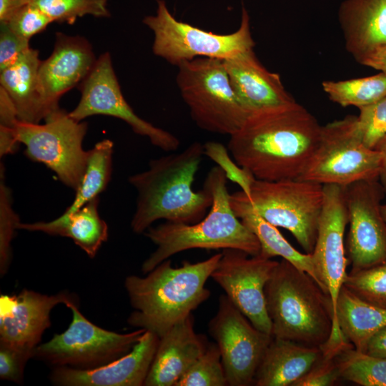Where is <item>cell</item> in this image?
I'll use <instances>...</instances> for the list:
<instances>
[{"label": "cell", "mask_w": 386, "mask_h": 386, "mask_svg": "<svg viewBox=\"0 0 386 386\" xmlns=\"http://www.w3.org/2000/svg\"><path fill=\"white\" fill-rule=\"evenodd\" d=\"M335 360L341 378L362 386H386V358L358 351L350 345Z\"/></svg>", "instance_id": "30"}, {"label": "cell", "mask_w": 386, "mask_h": 386, "mask_svg": "<svg viewBox=\"0 0 386 386\" xmlns=\"http://www.w3.org/2000/svg\"><path fill=\"white\" fill-rule=\"evenodd\" d=\"M204 154V145L194 142L180 152L152 159L147 170L129 177L137 191L134 232L144 233L159 219L193 224L205 217L212 195L204 187L198 192L192 188Z\"/></svg>", "instance_id": "2"}, {"label": "cell", "mask_w": 386, "mask_h": 386, "mask_svg": "<svg viewBox=\"0 0 386 386\" xmlns=\"http://www.w3.org/2000/svg\"><path fill=\"white\" fill-rule=\"evenodd\" d=\"M31 0H0V23L6 22L13 14L30 4Z\"/></svg>", "instance_id": "42"}, {"label": "cell", "mask_w": 386, "mask_h": 386, "mask_svg": "<svg viewBox=\"0 0 386 386\" xmlns=\"http://www.w3.org/2000/svg\"><path fill=\"white\" fill-rule=\"evenodd\" d=\"M71 303H78V297L66 291L47 295L24 289L18 295H1L0 342L34 351L51 326L52 309Z\"/></svg>", "instance_id": "18"}, {"label": "cell", "mask_w": 386, "mask_h": 386, "mask_svg": "<svg viewBox=\"0 0 386 386\" xmlns=\"http://www.w3.org/2000/svg\"><path fill=\"white\" fill-rule=\"evenodd\" d=\"M114 144L105 139L88 151L86 164L71 204L64 214L76 212L107 188L112 169Z\"/></svg>", "instance_id": "28"}, {"label": "cell", "mask_w": 386, "mask_h": 386, "mask_svg": "<svg viewBox=\"0 0 386 386\" xmlns=\"http://www.w3.org/2000/svg\"><path fill=\"white\" fill-rule=\"evenodd\" d=\"M337 322L344 338L365 352L369 340L386 326V309L370 304L342 287L337 302Z\"/></svg>", "instance_id": "27"}, {"label": "cell", "mask_w": 386, "mask_h": 386, "mask_svg": "<svg viewBox=\"0 0 386 386\" xmlns=\"http://www.w3.org/2000/svg\"><path fill=\"white\" fill-rule=\"evenodd\" d=\"M41 62L39 51L30 47L0 71V87L11 99L19 120L23 122L37 124L43 119L38 90Z\"/></svg>", "instance_id": "26"}, {"label": "cell", "mask_w": 386, "mask_h": 386, "mask_svg": "<svg viewBox=\"0 0 386 386\" xmlns=\"http://www.w3.org/2000/svg\"><path fill=\"white\" fill-rule=\"evenodd\" d=\"M66 307L72 312L68 328L34 350L33 357L54 367L88 370L103 366L127 354L146 331L139 328L122 334L104 330L87 320L78 303Z\"/></svg>", "instance_id": "10"}, {"label": "cell", "mask_w": 386, "mask_h": 386, "mask_svg": "<svg viewBox=\"0 0 386 386\" xmlns=\"http://www.w3.org/2000/svg\"><path fill=\"white\" fill-rule=\"evenodd\" d=\"M159 337L145 331L126 355L103 366L79 370L54 367L50 380L60 386H142L154 360Z\"/></svg>", "instance_id": "19"}, {"label": "cell", "mask_w": 386, "mask_h": 386, "mask_svg": "<svg viewBox=\"0 0 386 386\" xmlns=\"http://www.w3.org/2000/svg\"><path fill=\"white\" fill-rule=\"evenodd\" d=\"M363 352L386 358V326L377 331L369 340Z\"/></svg>", "instance_id": "41"}, {"label": "cell", "mask_w": 386, "mask_h": 386, "mask_svg": "<svg viewBox=\"0 0 386 386\" xmlns=\"http://www.w3.org/2000/svg\"><path fill=\"white\" fill-rule=\"evenodd\" d=\"M208 329L219 347L227 385H254L272 335L257 329L226 295L219 297L217 312Z\"/></svg>", "instance_id": "14"}, {"label": "cell", "mask_w": 386, "mask_h": 386, "mask_svg": "<svg viewBox=\"0 0 386 386\" xmlns=\"http://www.w3.org/2000/svg\"><path fill=\"white\" fill-rule=\"evenodd\" d=\"M227 179L220 167L209 171L203 187L210 192L212 203L209 212L200 221L193 224L166 222L144 232L157 248L143 262L144 273L172 255L191 249H234L252 256L259 254L257 237L232 208Z\"/></svg>", "instance_id": "4"}, {"label": "cell", "mask_w": 386, "mask_h": 386, "mask_svg": "<svg viewBox=\"0 0 386 386\" xmlns=\"http://www.w3.org/2000/svg\"><path fill=\"white\" fill-rule=\"evenodd\" d=\"M227 385L221 353L216 342H209L204 352L175 386H225Z\"/></svg>", "instance_id": "31"}, {"label": "cell", "mask_w": 386, "mask_h": 386, "mask_svg": "<svg viewBox=\"0 0 386 386\" xmlns=\"http://www.w3.org/2000/svg\"><path fill=\"white\" fill-rule=\"evenodd\" d=\"M381 156L367 147L357 116L322 126L318 144L299 179L322 185L346 187L361 180H378Z\"/></svg>", "instance_id": "8"}, {"label": "cell", "mask_w": 386, "mask_h": 386, "mask_svg": "<svg viewBox=\"0 0 386 386\" xmlns=\"http://www.w3.org/2000/svg\"><path fill=\"white\" fill-rule=\"evenodd\" d=\"M321 347L272 337L256 371V386H292L322 358Z\"/></svg>", "instance_id": "23"}, {"label": "cell", "mask_w": 386, "mask_h": 386, "mask_svg": "<svg viewBox=\"0 0 386 386\" xmlns=\"http://www.w3.org/2000/svg\"><path fill=\"white\" fill-rule=\"evenodd\" d=\"M154 15L143 23L154 33L153 53L172 65L198 57L224 60L254 49L250 17L242 7L239 29L229 34H217L176 19L164 0H157Z\"/></svg>", "instance_id": "7"}, {"label": "cell", "mask_w": 386, "mask_h": 386, "mask_svg": "<svg viewBox=\"0 0 386 386\" xmlns=\"http://www.w3.org/2000/svg\"><path fill=\"white\" fill-rule=\"evenodd\" d=\"M247 197L262 218L288 230L306 253L312 252L324 202L323 185L299 178L254 179Z\"/></svg>", "instance_id": "9"}, {"label": "cell", "mask_w": 386, "mask_h": 386, "mask_svg": "<svg viewBox=\"0 0 386 386\" xmlns=\"http://www.w3.org/2000/svg\"><path fill=\"white\" fill-rule=\"evenodd\" d=\"M96 59L91 44L84 37L56 33L53 51L41 61L38 72L43 119L60 109V98L84 80Z\"/></svg>", "instance_id": "17"}, {"label": "cell", "mask_w": 386, "mask_h": 386, "mask_svg": "<svg viewBox=\"0 0 386 386\" xmlns=\"http://www.w3.org/2000/svg\"><path fill=\"white\" fill-rule=\"evenodd\" d=\"M357 128L363 144L375 149L386 136V96L358 108Z\"/></svg>", "instance_id": "35"}, {"label": "cell", "mask_w": 386, "mask_h": 386, "mask_svg": "<svg viewBox=\"0 0 386 386\" xmlns=\"http://www.w3.org/2000/svg\"><path fill=\"white\" fill-rule=\"evenodd\" d=\"M323 189V207L311 254L320 287L329 294L332 300L333 326L326 345L330 348H336L347 342L337 322V302L347 274L344 235L348 224V214L345 187L325 184Z\"/></svg>", "instance_id": "12"}, {"label": "cell", "mask_w": 386, "mask_h": 386, "mask_svg": "<svg viewBox=\"0 0 386 386\" xmlns=\"http://www.w3.org/2000/svg\"><path fill=\"white\" fill-rule=\"evenodd\" d=\"M381 213L382 215V217L384 219V221L386 224V204H384L381 205Z\"/></svg>", "instance_id": "44"}, {"label": "cell", "mask_w": 386, "mask_h": 386, "mask_svg": "<svg viewBox=\"0 0 386 386\" xmlns=\"http://www.w3.org/2000/svg\"><path fill=\"white\" fill-rule=\"evenodd\" d=\"M222 61L232 89L248 114L296 102L279 75L267 69L253 49Z\"/></svg>", "instance_id": "20"}, {"label": "cell", "mask_w": 386, "mask_h": 386, "mask_svg": "<svg viewBox=\"0 0 386 386\" xmlns=\"http://www.w3.org/2000/svg\"><path fill=\"white\" fill-rule=\"evenodd\" d=\"M338 20L345 48L356 61L386 44V0H344Z\"/></svg>", "instance_id": "22"}, {"label": "cell", "mask_w": 386, "mask_h": 386, "mask_svg": "<svg viewBox=\"0 0 386 386\" xmlns=\"http://www.w3.org/2000/svg\"><path fill=\"white\" fill-rule=\"evenodd\" d=\"M79 88L80 100L69 112L73 119L80 122L94 115L113 117L125 122L134 133L147 137L153 145L164 151L174 152L178 149L180 142L176 136L139 117L127 103L109 52L97 58Z\"/></svg>", "instance_id": "13"}, {"label": "cell", "mask_w": 386, "mask_h": 386, "mask_svg": "<svg viewBox=\"0 0 386 386\" xmlns=\"http://www.w3.org/2000/svg\"><path fill=\"white\" fill-rule=\"evenodd\" d=\"M324 91L331 101L342 107L357 108L386 96V72L340 81H324Z\"/></svg>", "instance_id": "29"}, {"label": "cell", "mask_w": 386, "mask_h": 386, "mask_svg": "<svg viewBox=\"0 0 386 386\" xmlns=\"http://www.w3.org/2000/svg\"><path fill=\"white\" fill-rule=\"evenodd\" d=\"M99 197L70 214L50 222H19L17 229L42 232L71 238L90 258H94L108 238V227L98 212Z\"/></svg>", "instance_id": "24"}, {"label": "cell", "mask_w": 386, "mask_h": 386, "mask_svg": "<svg viewBox=\"0 0 386 386\" xmlns=\"http://www.w3.org/2000/svg\"><path fill=\"white\" fill-rule=\"evenodd\" d=\"M0 273L7 272L11 258V242L20 222L12 208L11 194L4 181V167L0 168Z\"/></svg>", "instance_id": "34"}, {"label": "cell", "mask_w": 386, "mask_h": 386, "mask_svg": "<svg viewBox=\"0 0 386 386\" xmlns=\"http://www.w3.org/2000/svg\"><path fill=\"white\" fill-rule=\"evenodd\" d=\"M53 22L73 24L78 18L90 15L109 17L107 0H31Z\"/></svg>", "instance_id": "32"}, {"label": "cell", "mask_w": 386, "mask_h": 386, "mask_svg": "<svg viewBox=\"0 0 386 386\" xmlns=\"http://www.w3.org/2000/svg\"><path fill=\"white\" fill-rule=\"evenodd\" d=\"M279 262L259 254L252 256L225 249L211 277L259 330L272 335L265 302L264 287Z\"/></svg>", "instance_id": "15"}, {"label": "cell", "mask_w": 386, "mask_h": 386, "mask_svg": "<svg viewBox=\"0 0 386 386\" xmlns=\"http://www.w3.org/2000/svg\"><path fill=\"white\" fill-rule=\"evenodd\" d=\"M322 126L297 102L249 114L230 135L235 163L259 180L299 178L314 153Z\"/></svg>", "instance_id": "1"}, {"label": "cell", "mask_w": 386, "mask_h": 386, "mask_svg": "<svg viewBox=\"0 0 386 386\" xmlns=\"http://www.w3.org/2000/svg\"><path fill=\"white\" fill-rule=\"evenodd\" d=\"M335 357H322L321 360L292 386H329L340 378Z\"/></svg>", "instance_id": "39"}, {"label": "cell", "mask_w": 386, "mask_h": 386, "mask_svg": "<svg viewBox=\"0 0 386 386\" xmlns=\"http://www.w3.org/2000/svg\"><path fill=\"white\" fill-rule=\"evenodd\" d=\"M34 351L0 342V378L21 384L27 361Z\"/></svg>", "instance_id": "37"}, {"label": "cell", "mask_w": 386, "mask_h": 386, "mask_svg": "<svg viewBox=\"0 0 386 386\" xmlns=\"http://www.w3.org/2000/svg\"><path fill=\"white\" fill-rule=\"evenodd\" d=\"M385 194L379 180H361L345 187L350 272L386 261V224L381 213Z\"/></svg>", "instance_id": "16"}, {"label": "cell", "mask_w": 386, "mask_h": 386, "mask_svg": "<svg viewBox=\"0 0 386 386\" xmlns=\"http://www.w3.org/2000/svg\"><path fill=\"white\" fill-rule=\"evenodd\" d=\"M221 257L222 252L201 262L184 261L178 267L167 259L146 277H127L124 286L134 309L128 324L162 337L209 298L205 283Z\"/></svg>", "instance_id": "3"}, {"label": "cell", "mask_w": 386, "mask_h": 386, "mask_svg": "<svg viewBox=\"0 0 386 386\" xmlns=\"http://www.w3.org/2000/svg\"><path fill=\"white\" fill-rule=\"evenodd\" d=\"M52 22L41 9L29 4L3 23H6L19 36L30 40L32 36L45 30Z\"/></svg>", "instance_id": "36"}, {"label": "cell", "mask_w": 386, "mask_h": 386, "mask_svg": "<svg viewBox=\"0 0 386 386\" xmlns=\"http://www.w3.org/2000/svg\"><path fill=\"white\" fill-rule=\"evenodd\" d=\"M343 286L359 298L386 309V261L350 272L347 274Z\"/></svg>", "instance_id": "33"}, {"label": "cell", "mask_w": 386, "mask_h": 386, "mask_svg": "<svg viewBox=\"0 0 386 386\" xmlns=\"http://www.w3.org/2000/svg\"><path fill=\"white\" fill-rule=\"evenodd\" d=\"M29 46V40L17 35L6 23H0V71L14 63Z\"/></svg>", "instance_id": "38"}, {"label": "cell", "mask_w": 386, "mask_h": 386, "mask_svg": "<svg viewBox=\"0 0 386 386\" xmlns=\"http://www.w3.org/2000/svg\"><path fill=\"white\" fill-rule=\"evenodd\" d=\"M230 204L236 216L257 237L260 244V255L270 259L282 257L309 274L320 286L312 254L302 253L293 247L277 227L264 220L253 209L243 191L230 194Z\"/></svg>", "instance_id": "25"}, {"label": "cell", "mask_w": 386, "mask_h": 386, "mask_svg": "<svg viewBox=\"0 0 386 386\" xmlns=\"http://www.w3.org/2000/svg\"><path fill=\"white\" fill-rule=\"evenodd\" d=\"M44 121L40 124L19 120L14 128L16 139L25 146L29 159L44 164L63 184L76 190L86 164L88 151L82 144L87 124L61 108Z\"/></svg>", "instance_id": "11"}, {"label": "cell", "mask_w": 386, "mask_h": 386, "mask_svg": "<svg viewBox=\"0 0 386 386\" xmlns=\"http://www.w3.org/2000/svg\"><path fill=\"white\" fill-rule=\"evenodd\" d=\"M375 149L378 151L381 156L378 180L386 194V136L380 141Z\"/></svg>", "instance_id": "43"}, {"label": "cell", "mask_w": 386, "mask_h": 386, "mask_svg": "<svg viewBox=\"0 0 386 386\" xmlns=\"http://www.w3.org/2000/svg\"><path fill=\"white\" fill-rule=\"evenodd\" d=\"M264 295L272 337L309 346L327 342L334 320L332 300L309 274L282 259Z\"/></svg>", "instance_id": "5"}, {"label": "cell", "mask_w": 386, "mask_h": 386, "mask_svg": "<svg viewBox=\"0 0 386 386\" xmlns=\"http://www.w3.org/2000/svg\"><path fill=\"white\" fill-rule=\"evenodd\" d=\"M176 82L196 124L212 133L232 135L248 113L231 85L223 61L198 57L180 63Z\"/></svg>", "instance_id": "6"}, {"label": "cell", "mask_w": 386, "mask_h": 386, "mask_svg": "<svg viewBox=\"0 0 386 386\" xmlns=\"http://www.w3.org/2000/svg\"><path fill=\"white\" fill-rule=\"evenodd\" d=\"M208 343L204 335L195 332L192 314L179 321L159 338L144 385L175 386Z\"/></svg>", "instance_id": "21"}, {"label": "cell", "mask_w": 386, "mask_h": 386, "mask_svg": "<svg viewBox=\"0 0 386 386\" xmlns=\"http://www.w3.org/2000/svg\"><path fill=\"white\" fill-rule=\"evenodd\" d=\"M357 61L362 65L386 72V44L363 55Z\"/></svg>", "instance_id": "40"}]
</instances>
